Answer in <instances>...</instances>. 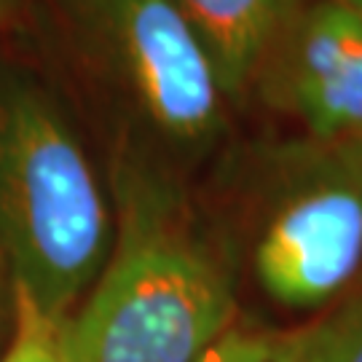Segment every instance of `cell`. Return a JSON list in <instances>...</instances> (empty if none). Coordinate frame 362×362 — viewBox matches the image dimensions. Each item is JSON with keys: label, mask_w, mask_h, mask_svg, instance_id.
Returning <instances> with one entry per match:
<instances>
[{"label": "cell", "mask_w": 362, "mask_h": 362, "mask_svg": "<svg viewBox=\"0 0 362 362\" xmlns=\"http://www.w3.org/2000/svg\"><path fill=\"white\" fill-rule=\"evenodd\" d=\"M25 3L27 0H0V33L11 30V27L22 19Z\"/></svg>", "instance_id": "10"}, {"label": "cell", "mask_w": 362, "mask_h": 362, "mask_svg": "<svg viewBox=\"0 0 362 362\" xmlns=\"http://www.w3.org/2000/svg\"><path fill=\"white\" fill-rule=\"evenodd\" d=\"M274 362H362V274L330 306L272 336Z\"/></svg>", "instance_id": "7"}, {"label": "cell", "mask_w": 362, "mask_h": 362, "mask_svg": "<svg viewBox=\"0 0 362 362\" xmlns=\"http://www.w3.org/2000/svg\"><path fill=\"white\" fill-rule=\"evenodd\" d=\"M196 362H274L269 333H255L245 325H233Z\"/></svg>", "instance_id": "9"}, {"label": "cell", "mask_w": 362, "mask_h": 362, "mask_svg": "<svg viewBox=\"0 0 362 362\" xmlns=\"http://www.w3.org/2000/svg\"><path fill=\"white\" fill-rule=\"evenodd\" d=\"M311 0H180L218 65L233 107L247 103L250 78L276 33Z\"/></svg>", "instance_id": "6"}, {"label": "cell", "mask_w": 362, "mask_h": 362, "mask_svg": "<svg viewBox=\"0 0 362 362\" xmlns=\"http://www.w3.org/2000/svg\"><path fill=\"white\" fill-rule=\"evenodd\" d=\"M113 233L110 188L65 107L30 73L0 65V255L11 290L67 322Z\"/></svg>", "instance_id": "2"}, {"label": "cell", "mask_w": 362, "mask_h": 362, "mask_svg": "<svg viewBox=\"0 0 362 362\" xmlns=\"http://www.w3.org/2000/svg\"><path fill=\"white\" fill-rule=\"evenodd\" d=\"M11 344L3 351L0 362H65L62 349V327L46 317L43 311L30 300V296L11 290Z\"/></svg>", "instance_id": "8"}, {"label": "cell", "mask_w": 362, "mask_h": 362, "mask_svg": "<svg viewBox=\"0 0 362 362\" xmlns=\"http://www.w3.org/2000/svg\"><path fill=\"white\" fill-rule=\"evenodd\" d=\"M6 303H11V279L6 272V260L0 255V311L6 309Z\"/></svg>", "instance_id": "11"}, {"label": "cell", "mask_w": 362, "mask_h": 362, "mask_svg": "<svg viewBox=\"0 0 362 362\" xmlns=\"http://www.w3.org/2000/svg\"><path fill=\"white\" fill-rule=\"evenodd\" d=\"M336 3H341L344 8H349V11L362 22V0H336Z\"/></svg>", "instance_id": "12"}, {"label": "cell", "mask_w": 362, "mask_h": 362, "mask_svg": "<svg viewBox=\"0 0 362 362\" xmlns=\"http://www.w3.org/2000/svg\"><path fill=\"white\" fill-rule=\"evenodd\" d=\"M247 100L314 140L362 137V22L336 0H311L266 46Z\"/></svg>", "instance_id": "5"}, {"label": "cell", "mask_w": 362, "mask_h": 362, "mask_svg": "<svg viewBox=\"0 0 362 362\" xmlns=\"http://www.w3.org/2000/svg\"><path fill=\"white\" fill-rule=\"evenodd\" d=\"M226 252L245 250L260 293L317 314L362 274V137L258 140L228 164Z\"/></svg>", "instance_id": "3"}, {"label": "cell", "mask_w": 362, "mask_h": 362, "mask_svg": "<svg viewBox=\"0 0 362 362\" xmlns=\"http://www.w3.org/2000/svg\"><path fill=\"white\" fill-rule=\"evenodd\" d=\"M110 199L113 247L62 327L65 362H196L236 325L231 255L175 169L129 143Z\"/></svg>", "instance_id": "1"}, {"label": "cell", "mask_w": 362, "mask_h": 362, "mask_svg": "<svg viewBox=\"0 0 362 362\" xmlns=\"http://www.w3.org/2000/svg\"><path fill=\"white\" fill-rule=\"evenodd\" d=\"M76 65L164 161L199 158L228 132L233 107L218 65L180 0H49Z\"/></svg>", "instance_id": "4"}]
</instances>
